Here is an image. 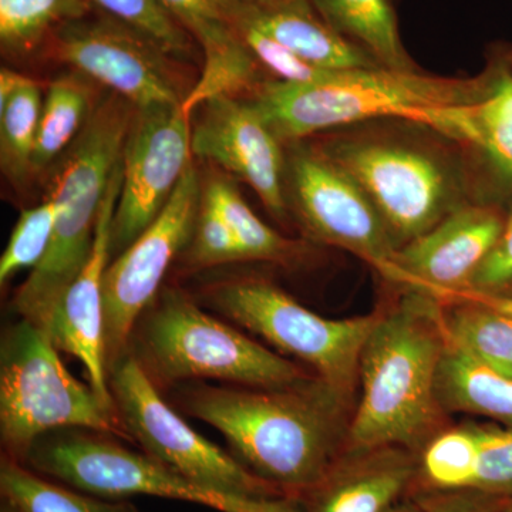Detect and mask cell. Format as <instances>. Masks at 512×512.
I'll return each mask as SVG.
<instances>
[{"label":"cell","mask_w":512,"mask_h":512,"mask_svg":"<svg viewBox=\"0 0 512 512\" xmlns=\"http://www.w3.org/2000/svg\"><path fill=\"white\" fill-rule=\"evenodd\" d=\"M487 62L493 79L480 100L431 110L423 123L464 148L476 175L480 204L508 211L512 207V63L508 47L495 46Z\"/></svg>","instance_id":"e0dca14e"},{"label":"cell","mask_w":512,"mask_h":512,"mask_svg":"<svg viewBox=\"0 0 512 512\" xmlns=\"http://www.w3.org/2000/svg\"><path fill=\"white\" fill-rule=\"evenodd\" d=\"M82 429L131 440L116 407L72 376L43 330L20 319L0 348V439L3 456L22 464L43 434Z\"/></svg>","instance_id":"52a82bcc"},{"label":"cell","mask_w":512,"mask_h":512,"mask_svg":"<svg viewBox=\"0 0 512 512\" xmlns=\"http://www.w3.org/2000/svg\"><path fill=\"white\" fill-rule=\"evenodd\" d=\"M168 12L194 39L204 53L200 80L192 87L191 103L220 94L238 96L259 83L255 57L232 25L238 0H161Z\"/></svg>","instance_id":"ffe728a7"},{"label":"cell","mask_w":512,"mask_h":512,"mask_svg":"<svg viewBox=\"0 0 512 512\" xmlns=\"http://www.w3.org/2000/svg\"><path fill=\"white\" fill-rule=\"evenodd\" d=\"M241 2L251 3V5H264V3L272 2V0H241Z\"/></svg>","instance_id":"b9f144b4"},{"label":"cell","mask_w":512,"mask_h":512,"mask_svg":"<svg viewBox=\"0 0 512 512\" xmlns=\"http://www.w3.org/2000/svg\"><path fill=\"white\" fill-rule=\"evenodd\" d=\"M59 211V202L46 195L42 204L20 214L0 258V284L22 269H35L43 261L52 244Z\"/></svg>","instance_id":"4dcf8cb0"},{"label":"cell","mask_w":512,"mask_h":512,"mask_svg":"<svg viewBox=\"0 0 512 512\" xmlns=\"http://www.w3.org/2000/svg\"><path fill=\"white\" fill-rule=\"evenodd\" d=\"M187 251L188 262L197 268L245 261L234 232L220 211L202 197L197 224Z\"/></svg>","instance_id":"836d02e7"},{"label":"cell","mask_w":512,"mask_h":512,"mask_svg":"<svg viewBox=\"0 0 512 512\" xmlns=\"http://www.w3.org/2000/svg\"><path fill=\"white\" fill-rule=\"evenodd\" d=\"M285 153L286 204L306 235L356 255L390 281L397 248L366 192L312 138L285 144Z\"/></svg>","instance_id":"8fae6325"},{"label":"cell","mask_w":512,"mask_h":512,"mask_svg":"<svg viewBox=\"0 0 512 512\" xmlns=\"http://www.w3.org/2000/svg\"><path fill=\"white\" fill-rule=\"evenodd\" d=\"M0 493L19 512H141L127 501L73 490L5 456L0 461Z\"/></svg>","instance_id":"4316f807"},{"label":"cell","mask_w":512,"mask_h":512,"mask_svg":"<svg viewBox=\"0 0 512 512\" xmlns=\"http://www.w3.org/2000/svg\"><path fill=\"white\" fill-rule=\"evenodd\" d=\"M461 293L512 296V207L507 212L500 241L478 268L466 291Z\"/></svg>","instance_id":"d590c367"},{"label":"cell","mask_w":512,"mask_h":512,"mask_svg":"<svg viewBox=\"0 0 512 512\" xmlns=\"http://www.w3.org/2000/svg\"><path fill=\"white\" fill-rule=\"evenodd\" d=\"M414 451L346 450L328 476L298 498L301 512H387L417 476Z\"/></svg>","instance_id":"d6986e66"},{"label":"cell","mask_w":512,"mask_h":512,"mask_svg":"<svg viewBox=\"0 0 512 512\" xmlns=\"http://www.w3.org/2000/svg\"><path fill=\"white\" fill-rule=\"evenodd\" d=\"M25 80L26 77L22 74L3 67L2 72H0V109H3L9 103V100L15 96Z\"/></svg>","instance_id":"74e56055"},{"label":"cell","mask_w":512,"mask_h":512,"mask_svg":"<svg viewBox=\"0 0 512 512\" xmlns=\"http://www.w3.org/2000/svg\"><path fill=\"white\" fill-rule=\"evenodd\" d=\"M201 202L202 183L192 161L156 221L107 266L103 279L107 370L130 352L138 320L156 301L174 259L190 245Z\"/></svg>","instance_id":"7c38bea8"},{"label":"cell","mask_w":512,"mask_h":512,"mask_svg":"<svg viewBox=\"0 0 512 512\" xmlns=\"http://www.w3.org/2000/svg\"><path fill=\"white\" fill-rule=\"evenodd\" d=\"M202 197L210 201L237 238L245 261L292 264L305 254V244L278 234L256 217L234 183L215 175L202 184Z\"/></svg>","instance_id":"484cf974"},{"label":"cell","mask_w":512,"mask_h":512,"mask_svg":"<svg viewBox=\"0 0 512 512\" xmlns=\"http://www.w3.org/2000/svg\"><path fill=\"white\" fill-rule=\"evenodd\" d=\"M90 0H0V45L25 56L66 23L83 19Z\"/></svg>","instance_id":"83f0119b"},{"label":"cell","mask_w":512,"mask_h":512,"mask_svg":"<svg viewBox=\"0 0 512 512\" xmlns=\"http://www.w3.org/2000/svg\"><path fill=\"white\" fill-rule=\"evenodd\" d=\"M437 402L444 413H470L512 427V379L451 345L441 356Z\"/></svg>","instance_id":"7402d4cb"},{"label":"cell","mask_w":512,"mask_h":512,"mask_svg":"<svg viewBox=\"0 0 512 512\" xmlns=\"http://www.w3.org/2000/svg\"><path fill=\"white\" fill-rule=\"evenodd\" d=\"M507 210L471 204L394 255L390 284L444 302L466 291L503 235Z\"/></svg>","instance_id":"2e32d148"},{"label":"cell","mask_w":512,"mask_h":512,"mask_svg":"<svg viewBox=\"0 0 512 512\" xmlns=\"http://www.w3.org/2000/svg\"><path fill=\"white\" fill-rule=\"evenodd\" d=\"M52 56L103 84L137 110L180 106L183 92L171 57L119 20H74L53 32Z\"/></svg>","instance_id":"4fadbf2b"},{"label":"cell","mask_w":512,"mask_h":512,"mask_svg":"<svg viewBox=\"0 0 512 512\" xmlns=\"http://www.w3.org/2000/svg\"><path fill=\"white\" fill-rule=\"evenodd\" d=\"M190 120L183 104L136 111L121 161L111 254L126 251L156 221L194 161Z\"/></svg>","instance_id":"5bb4252c"},{"label":"cell","mask_w":512,"mask_h":512,"mask_svg":"<svg viewBox=\"0 0 512 512\" xmlns=\"http://www.w3.org/2000/svg\"><path fill=\"white\" fill-rule=\"evenodd\" d=\"M234 20L248 23L320 69L383 67L362 47L330 28L309 0H272L264 5H251L238 0L232 23Z\"/></svg>","instance_id":"44dd1931"},{"label":"cell","mask_w":512,"mask_h":512,"mask_svg":"<svg viewBox=\"0 0 512 512\" xmlns=\"http://www.w3.org/2000/svg\"><path fill=\"white\" fill-rule=\"evenodd\" d=\"M93 82L82 73L63 74L47 89L33 156V178L49 173L72 146L97 104Z\"/></svg>","instance_id":"cb8c5ba5"},{"label":"cell","mask_w":512,"mask_h":512,"mask_svg":"<svg viewBox=\"0 0 512 512\" xmlns=\"http://www.w3.org/2000/svg\"><path fill=\"white\" fill-rule=\"evenodd\" d=\"M178 386L184 413L220 431L232 456L285 497L311 491L348 450L353 400L318 376L284 387Z\"/></svg>","instance_id":"6da1fadb"},{"label":"cell","mask_w":512,"mask_h":512,"mask_svg":"<svg viewBox=\"0 0 512 512\" xmlns=\"http://www.w3.org/2000/svg\"><path fill=\"white\" fill-rule=\"evenodd\" d=\"M456 296H467V298L476 299V301L484 303V305L490 306L495 311L505 313V315L512 318V296L474 295V293H460V295Z\"/></svg>","instance_id":"f35d334b"},{"label":"cell","mask_w":512,"mask_h":512,"mask_svg":"<svg viewBox=\"0 0 512 512\" xmlns=\"http://www.w3.org/2000/svg\"><path fill=\"white\" fill-rule=\"evenodd\" d=\"M22 464L73 490L111 500L150 495L221 512H301L293 498H237L215 493L99 431H50L33 443Z\"/></svg>","instance_id":"ba28073f"},{"label":"cell","mask_w":512,"mask_h":512,"mask_svg":"<svg viewBox=\"0 0 512 512\" xmlns=\"http://www.w3.org/2000/svg\"><path fill=\"white\" fill-rule=\"evenodd\" d=\"M136 111L113 92L97 101L86 126L46 174L47 195L60 207L55 234L45 258L12 302L20 319L45 333L64 293L92 255L101 204L123 160Z\"/></svg>","instance_id":"277c9868"},{"label":"cell","mask_w":512,"mask_h":512,"mask_svg":"<svg viewBox=\"0 0 512 512\" xmlns=\"http://www.w3.org/2000/svg\"><path fill=\"white\" fill-rule=\"evenodd\" d=\"M491 79L488 62L483 72L468 79L384 67L336 70L308 84L264 80L249 100L275 136L289 144L366 120L424 121L431 110L480 100Z\"/></svg>","instance_id":"5b68a950"},{"label":"cell","mask_w":512,"mask_h":512,"mask_svg":"<svg viewBox=\"0 0 512 512\" xmlns=\"http://www.w3.org/2000/svg\"><path fill=\"white\" fill-rule=\"evenodd\" d=\"M478 443L471 424L440 431L421 454L420 470L431 487L471 491L476 477Z\"/></svg>","instance_id":"f546056e"},{"label":"cell","mask_w":512,"mask_h":512,"mask_svg":"<svg viewBox=\"0 0 512 512\" xmlns=\"http://www.w3.org/2000/svg\"><path fill=\"white\" fill-rule=\"evenodd\" d=\"M109 386L130 439L165 467L228 497L288 498L181 419L133 353L110 367Z\"/></svg>","instance_id":"30bf717a"},{"label":"cell","mask_w":512,"mask_h":512,"mask_svg":"<svg viewBox=\"0 0 512 512\" xmlns=\"http://www.w3.org/2000/svg\"><path fill=\"white\" fill-rule=\"evenodd\" d=\"M158 295L138 320L130 343V352L157 387L200 380L284 387L316 376L214 318L180 289Z\"/></svg>","instance_id":"8992f818"},{"label":"cell","mask_w":512,"mask_h":512,"mask_svg":"<svg viewBox=\"0 0 512 512\" xmlns=\"http://www.w3.org/2000/svg\"><path fill=\"white\" fill-rule=\"evenodd\" d=\"M121 178L123 170L120 164L111 177L109 190L101 204L92 255L76 281L64 293L46 332L57 350H63L82 362L89 386L101 402L110 407H116V404L109 386L104 343L103 279L110 264L111 232Z\"/></svg>","instance_id":"ac0fdd59"},{"label":"cell","mask_w":512,"mask_h":512,"mask_svg":"<svg viewBox=\"0 0 512 512\" xmlns=\"http://www.w3.org/2000/svg\"><path fill=\"white\" fill-rule=\"evenodd\" d=\"M234 28L237 30L242 42L248 47L249 52L255 57L259 66L274 76V80L284 83L308 84L322 80L336 70L320 69L318 66L306 62L302 57L296 56L285 46L279 45L274 39L252 28L248 23L234 20Z\"/></svg>","instance_id":"d6a6232c"},{"label":"cell","mask_w":512,"mask_h":512,"mask_svg":"<svg viewBox=\"0 0 512 512\" xmlns=\"http://www.w3.org/2000/svg\"><path fill=\"white\" fill-rule=\"evenodd\" d=\"M387 512H429L426 504L421 500L399 501Z\"/></svg>","instance_id":"ab89813d"},{"label":"cell","mask_w":512,"mask_h":512,"mask_svg":"<svg viewBox=\"0 0 512 512\" xmlns=\"http://www.w3.org/2000/svg\"><path fill=\"white\" fill-rule=\"evenodd\" d=\"M423 501L429 512H484L467 491H448V494Z\"/></svg>","instance_id":"8d00e7d4"},{"label":"cell","mask_w":512,"mask_h":512,"mask_svg":"<svg viewBox=\"0 0 512 512\" xmlns=\"http://www.w3.org/2000/svg\"><path fill=\"white\" fill-rule=\"evenodd\" d=\"M0 512H19L16 508H13L12 505L3 501L2 507H0Z\"/></svg>","instance_id":"60d3db41"},{"label":"cell","mask_w":512,"mask_h":512,"mask_svg":"<svg viewBox=\"0 0 512 512\" xmlns=\"http://www.w3.org/2000/svg\"><path fill=\"white\" fill-rule=\"evenodd\" d=\"M448 343L512 379V318L467 296L440 302Z\"/></svg>","instance_id":"d4e9b609"},{"label":"cell","mask_w":512,"mask_h":512,"mask_svg":"<svg viewBox=\"0 0 512 512\" xmlns=\"http://www.w3.org/2000/svg\"><path fill=\"white\" fill-rule=\"evenodd\" d=\"M508 55H510V60L512 63V46H508Z\"/></svg>","instance_id":"7bdbcfd3"},{"label":"cell","mask_w":512,"mask_h":512,"mask_svg":"<svg viewBox=\"0 0 512 512\" xmlns=\"http://www.w3.org/2000/svg\"><path fill=\"white\" fill-rule=\"evenodd\" d=\"M320 18L376 62L397 72H420L400 37L392 0H309Z\"/></svg>","instance_id":"603a6c76"},{"label":"cell","mask_w":512,"mask_h":512,"mask_svg":"<svg viewBox=\"0 0 512 512\" xmlns=\"http://www.w3.org/2000/svg\"><path fill=\"white\" fill-rule=\"evenodd\" d=\"M478 443L476 477L471 491L512 493V427L474 426Z\"/></svg>","instance_id":"e575fe53"},{"label":"cell","mask_w":512,"mask_h":512,"mask_svg":"<svg viewBox=\"0 0 512 512\" xmlns=\"http://www.w3.org/2000/svg\"><path fill=\"white\" fill-rule=\"evenodd\" d=\"M191 128L192 156L211 161L247 183L278 220H285V144L249 99L211 97Z\"/></svg>","instance_id":"9a60e30c"},{"label":"cell","mask_w":512,"mask_h":512,"mask_svg":"<svg viewBox=\"0 0 512 512\" xmlns=\"http://www.w3.org/2000/svg\"><path fill=\"white\" fill-rule=\"evenodd\" d=\"M441 303L406 291L380 313L362 350L359 403L350 421L348 450L403 447L423 450L440 433L437 372L446 335Z\"/></svg>","instance_id":"3957f363"},{"label":"cell","mask_w":512,"mask_h":512,"mask_svg":"<svg viewBox=\"0 0 512 512\" xmlns=\"http://www.w3.org/2000/svg\"><path fill=\"white\" fill-rule=\"evenodd\" d=\"M106 10L110 18L153 40L173 57L187 56L191 40L187 30L168 12L161 0H90Z\"/></svg>","instance_id":"1f68e13d"},{"label":"cell","mask_w":512,"mask_h":512,"mask_svg":"<svg viewBox=\"0 0 512 512\" xmlns=\"http://www.w3.org/2000/svg\"><path fill=\"white\" fill-rule=\"evenodd\" d=\"M42 107L39 84L26 77L15 96L0 109V167L15 187H23L33 178Z\"/></svg>","instance_id":"f1b7e54d"},{"label":"cell","mask_w":512,"mask_h":512,"mask_svg":"<svg viewBox=\"0 0 512 512\" xmlns=\"http://www.w3.org/2000/svg\"><path fill=\"white\" fill-rule=\"evenodd\" d=\"M311 138L366 192L397 249L480 204L464 148L423 121L384 117Z\"/></svg>","instance_id":"7a4b0ae2"},{"label":"cell","mask_w":512,"mask_h":512,"mask_svg":"<svg viewBox=\"0 0 512 512\" xmlns=\"http://www.w3.org/2000/svg\"><path fill=\"white\" fill-rule=\"evenodd\" d=\"M505 512H512V501L510 505H508L507 510H505Z\"/></svg>","instance_id":"ee69618b"},{"label":"cell","mask_w":512,"mask_h":512,"mask_svg":"<svg viewBox=\"0 0 512 512\" xmlns=\"http://www.w3.org/2000/svg\"><path fill=\"white\" fill-rule=\"evenodd\" d=\"M205 302L215 312L293 359L353 400L359 363L380 312L349 319L323 318L284 289L259 276H239L210 286Z\"/></svg>","instance_id":"9c48e42d"}]
</instances>
